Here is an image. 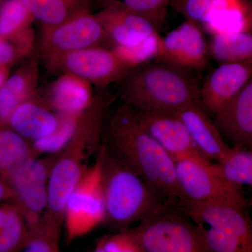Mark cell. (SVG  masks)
<instances>
[{
  "label": "cell",
  "instance_id": "6da1fadb",
  "mask_svg": "<svg viewBox=\"0 0 252 252\" xmlns=\"http://www.w3.org/2000/svg\"><path fill=\"white\" fill-rule=\"evenodd\" d=\"M107 135L106 147L113 156L167 202L181 205L175 161L142 127L135 109L126 104L117 109L109 119Z\"/></svg>",
  "mask_w": 252,
  "mask_h": 252
},
{
  "label": "cell",
  "instance_id": "7a4b0ae2",
  "mask_svg": "<svg viewBox=\"0 0 252 252\" xmlns=\"http://www.w3.org/2000/svg\"><path fill=\"white\" fill-rule=\"evenodd\" d=\"M110 99L95 95L89 109L81 113L69 143L56 154L47 185V207L41 221L62 230L68 198L84 172L89 157L100 147L106 110Z\"/></svg>",
  "mask_w": 252,
  "mask_h": 252
},
{
  "label": "cell",
  "instance_id": "3957f363",
  "mask_svg": "<svg viewBox=\"0 0 252 252\" xmlns=\"http://www.w3.org/2000/svg\"><path fill=\"white\" fill-rule=\"evenodd\" d=\"M154 61L132 69L122 79L121 96L126 104L137 112L174 114L200 103V88L189 71Z\"/></svg>",
  "mask_w": 252,
  "mask_h": 252
},
{
  "label": "cell",
  "instance_id": "277c9868",
  "mask_svg": "<svg viewBox=\"0 0 252 252\" xmlns=\"http://www.w3.org/2000/svg\"><path fill=\"white\" fill-rule=\"evenodd\" d=\"M102 189L105 220L121 230L141 221L169 203L140 176L119 161L107 148L102 167Z\"/></svg>",
  "mask_w": 252,
  "mask_h": 252
},
{
  "label": "cell",
  "instance_id": "5b68a950",
  "mask_svg": "<svg viewBox=\"0 0 252 252\" xmlns=\"http://www.w3.org/2000/svg\"><path fill=\"white\" fill-rule=\"evenodd\" d=\"M106 152L105 144H101L95 161L87 167L68 198L63 223L68 242L87 234L105 220L102 167Z\"/></svg>",
  "mask_w": 252,
  "mask_h": 252
},
{
  "label": "cell",
  "instance_id": "8992f818",
  "mask_svg": "<svg viewBox=\"0 0 252 252\" xmlns=\"http://www.w3.org/2000/svg\"><path fill=\"white\" fill-rule=\"evenodd\" d=\"M176 205L164 204L132 228L144 252H205L196 226Z\"/></svg>",
  "mask_w": 252,
  "mask_h": 252
},
{
  "label": "cell",
  "instance_id": "52a82bcc",
  "mask_svg": "<svg viewBox=\"0 0 252 252\" xmlns=\"http://www.w3.org/2000/svg\"><path fill=\"white\" fill-rule=\"evenodd\" d=\"M56 154L30 158L0 177L14 192L13 200L22 210L29 230L39 224L47 207V185Z\"/></svg>",
  "mask_w": 252,
  "mask_h": 252
},
{
  "label": "cell",
  "instance_id": "ba28073f",
  "mask_svg": "<svg viewBox=\"0 0 252 252\" xmlns=\"http://www.w3.org/2000/svg\"><path fill=\"white\" fill-rule=\"evenodd\" d=\"M174 161L176 179L183 198L181 204L227 201L247 205L243 188L217 175L212 170V162L195 157L180 158Z\"/></svg>",
  "mask_w": 252,
  "mask_h": 252
},
{
  "label": "cell",
  "instance_id": "9c48e42d",
  "mask_svg": "<svg viewBox=\"0 0 252 252\" xmlns=\"http://www.w3.org/2000/svg\"><path fill=\"white\" fill-rule=\"evenodd\" d=\"M44 61L51 72L72 74L98 86L122 81L131 71L112 49L102 46L72 51Z\"/></svg>",
  "mask_w": 252,
  "mask_h": 252
},
{
  "label": "cell",
  "instance_id": "30bf717a",
  "mask_svg": "<svg viewBox=\"0 0 252 252\" xmlns=\"http://www.w3.org/2000/svg\"><path fill=\"white\" fill-rule=\"evenodd\" d=\"M112 48L95 15L86 13L59 25L43 26L39 47L44 60L90 47Z\"/></svg>",
  "mask_w": 252,
  "mask_h": 252
},
{
  "label": "cell",
  "instance_id": "8fae6325",
  "mask_svg": "<svg viewBox=\"0 0 252 252\" xmlns=\"http://www.w3.org/2000/svg\"><path fill=\"white\" fill-rule=\"evenodd\" d=\"M198 23L187 20L162 37L163 61L187 71H200L208 64L207 41Z\"/></svg>",
  "mask_w": 252,
  "mask_h": 252
},
{
  "label": "cell",
  "instance_id": "7c38bea8",
  "mask_svg": "<svg viewBox=\"0 0 252 252\" xmlns=\"http://www.w3.org/2000/svg\"><path fill=\"white\" fill-rule=\"evenodd\" d=\"M252 59L221 64L209 73L200 88L205 112L215 116L251 80Z\"/></svg>",
  "mask_w": 252,
  "mask_h": 252
},
{
  "label": "cell",
  "instance_id": "4fadbf2b",
  "mask_svg": "<svg viewBox=\"0 0 252 252\" xmlns=\"http://www.w3.org/2000/svg\"><path fill=\"white\" fill-rule=\"evenodd\" d=\"M246 205L233 202L210 201L185 202L180 206L197 225L207 224L211 228L229 232L252 246L251 224Z\"/></svg>",
  "mask_w": 252,
  "mask_h": 252
},
{
  "label": "cell",
  "instance_id": "5bb4252c",
  "mask_svg": "<svg viewBox=\"0 0 252 252\" xmlns=\"http://www.w3.org/2000/svg\"><path fill=\"white\" fill-rule=\"evenodd\" d=\"M136 112L141 126L146 132L161 146L173 160L183 157L206 159L194 144L185 124L175 114Z\"/></svg>",
  "mask_w": 252,
  "mask_h": 252
},
{
  "label": "cell",
  "instance_id": "9a60e30c",
  "mask_svg": "<svg viewBox=\"0 0 252 252\" xmlns=\"http://www.w3.org/2000/svg\"><path fill=\"white\" fill-rule=\"evenodd\" d=\"M185 124L194 144L210 161H221L230 153V147L200 103H193L174 113Z\"/></svg>",
  "mask_w": 252,
  "mask_h": 252
},
{
  "label": "cell",
  "instance_id": "2e32d148",
  "mask_svg": "<svg viewBox=\"0 0 252 252\" xmlns=\"http://www.w3.org/2000/svg\"><path fill=\"white\" fill-rule=\"evenodd\" d=\"M214 117L221 135L252 150V79Z\"/></svg>",
  "mask_w": 252,
  "mask_h": 252
},
{
  "label": "cell",
  "instance_id": "e0dca14e",
  "mask_svg": "<svg viewBox=\"0 0 252 252\" xmlns=\"http://www.w3.org/2000/svg\"><path fill=\"white\" fill-rule=\"evenodd\" d=\"M59 115L39 91L25 101L10 116L7 125L25 140L33 142L46 137L56 128Z\"/></svg>",
  "mask_w": 252,
  "mask_h": 252
},
{
  "label": "cell",
  "instance_id": "ac0fdd59",
  "mask_svg": "<svg viewBox=\"0 0 252 252\" xmlns=\"http://www.w3.org/2000/svg\"><path fill=\"white\" fill-rule=\"evenodd\" d=\"M42 96L57 114H79L91 107L95 94L89 81L72 74H61Z\"/></svg>",
  "mask_w": 252,
  "mask_h": 252
},
{
  "label": "cell",
  "instance_id": "d6986e66",
  "mask_svg": "<svg viewBox=\"0 0 252 252\" xmlns=\"http://www.w3.org/2000/svg\"><path fill=\"white\" fill-rule=\"evenodd\" d=\"M95 16L112 46H135L158 32L147 19L128 11L104 8Z\"/></svg>",
  "mask_w": 252,
  "mask_h": 252
},
{
  "label": "cell",
  "instance_id": "ffe728a7",
  "mask_svg": "<svg viewBox=\"0 0 252 252\" xmlns=\"http://www.w3.org/2000/svg\"><path fill=\"white\" fill-rule=\"evenodd\" d=\"M39 68L36 59L18 68L0 88V122L7 125L10 116L20 104L38 91Z\"/></svg>",
  "mask_w": 252,
  "mask_h": 252
},
{
  "label": "cell",
  "instance_id": "44dd1931",
  "mask_svg": "<svg viewBox=\"0 0 252 252\" xmlns=\"http://www.w3.org/2000/svg\"><path fill=\"white\" fill-rule=\"evenodd\" d=\"M34 19L52 26L79 15L90 13L91 0H21Z\"/></svg>",
  "mask_w": 252,
  "mask_h": 252
},
{
  "label": "cell",
  "instance_id": "7402d4cb",
  "mask_svg": "<svg viewBox=\"0 0 252 252\" xmlns=\"http://www.w3.org/2000/svg\"><path fill=\"white\" fill-rule=\"evenodd\" d=\"M29 238L27 222L17 204L0 205V252H20Z\"/></svg>",
  "mask_w": 252,
  "mask_h": 252
},
{
  "label": "cell",
  "instance_id": "603a6c76",
  "mask_svg": "<svg viewBox=\"0 0 252 252\" xmlns=\"http://www.w3.org/2000/svg\"><path fill=\"white\" fill-rule=\"evenodd\" d=\"M209 56L221 64L252 59V34L249 32L210 36L207 41Z\"/></svg>",
  "mask_w": 252,
  "mask_h": 252
},
{
  "label": "cell",
  "instance_id": "cb8c5ba5",
  "mask_svg": "<svg viewBox=\"0 0 252 252\" xmlns=\"http://www.w3.org/2000/svg\"><path fill=\"white\" fill-rule=\"evenodd\" d=\"M214 172L225 182L243 188L252 185V152L241 144H235L223 160L212 162Z\"/></svg>",
  "mask_w": 252,
  "mask_h": 252
},
{
  "label": "cell",
  "instance_id": "d4e9b609",
  "mask_svg": "<svg viewBox=\"0 0 252 252\" xmlns=\"http://www.w3.org/2000/svg\"><path fill=\"white\" fill-rule=\"evenodd\" d=\"M33 155L31 142L0 122V175L9 171Z\"/></svg>",
  "mask_w": 252,
  "mask_h": 252
},
{
  "label": "cell",
  "instance_id": "484cf974",
  "mask_svg": "<svg viewBox=\"0 0 252 252\" xmlns=\"http://www.w3.org/2000/svg\"><path fill=\"white\" fill-rule=\"evenodd\" d=\"M102 7L123 10L145 18L160 31L166 18L170 0H98Z\"/></svg>",
  "mask_w": 252,
  "mask_h": 252
},
{
  "label": "cell",
  "instance_id": "4316f807",
  "mask_svg": "<svg viewBox=\"0 0 252 252\" xmlns=\"http://www.w3.org/2000/svg\"><path fill=\"white\" fill-rule=\"evenodd\" d=\"M81 114H58L59 122L55 130L49 135L31 142L34 157L39 158L41 154L49 155L61 152L72 138Z\"/></svg>",
  "mask_w": 252,
  "mask_h": 252
},
{
  "label": "cell",
  "instance_id": "83f0119b",
  "mask_svg": "<svg viewBox=\"0 0 252 252\" xmlns=\"http://www.w3.org/2000/svg\"><path fill=\"white\" fill-rule=\"evenodd\" d=\"M248 3V0H170V6L187 20L203 26L214 14Z\"/></svg>",
  "mask_w": 252,
  "mask_h": 252
},
{
  "label": "cell",
  "instance_id": "f1b7e54d",
  "mask_svg": "<svg viewBox=\"0 0 252 252\" xmlns=\"http://www.w3.org/2000/svg\"><path fill=\"white\" fill-rule=\"evenodd\" d=\"M111 49L132 70L160 58L162 51V37L157 32L135 46H113Z\"/></svg>",
  "mask_w": 252,
  "mask_h": 252
},
{
  "label": "cell",
  "instance_id": "f546056e",
  "mask_svg": "<svg viewBox=\"0 0 252 252\" xmlns=\"http://www.w3.org/2000/svg\"><path fill=\"white\" fill-rule=\"evenodd\" d=\"M34 18L21 0H7L0 6V37H12L31 28Z\"/></svg>",
  "mask_w": 252,
  "mask_h": 252
},
{
  "label": "cell",
  "instance_id": "4dcf8cb0",
  "mask_svg": "<svg viewBox=\"0 0 252 252\" xmlns=\"http://www.w3.org/2000/svg\"><path fill=\"white\" fill-rule=\"evenodd\" d=\"M196 230L205 252H252V246L229 232L202 225Z\"/></svg>",
  "mask_w": 252,
  "mask_h": 252
},
{
  "label": "cell",
  "instance_id": "1f68e13d",
  "mask_svg": "<svg viewBox=\"0 0 252 252\" xmlns=\"http://www.w3.org/2000/svg\"><path fill=\"white\" fill-rule=\"evenodd\" d=\"M35 34L32 28L12 37H0V67H8L28 56L34 48Z\"/></svg>",
  "mask_w": 252,
  "mask_h": 252
},
{
  "label": "cell",
  "instance_id": "d6a6232c",
  "mask_svg": "<svg viewBox=\"0 0 252 252\" xmlns=\"http://www.w3.org/2000/svg\"><path fill=\"white\" fill-rule=\"evenodd\" d=\"M61 232L40 220L39 224L29 230V238L20 252H61Z\"/></svg>",
  "mask_w": 252,
  "mask_h": 252
},
{
  "label": "cell",
  "instance_id": "836d02e7",
  "mask_svg": "<svg viewBox=\"0 0 252 252\" xmlns=\"http://www.w3.org/2000/svg\"><path fill=\"white\" fill-rule=\"evenodd\" d=\"M93 252H144L132 228L121 230L98 240Z\"/></svg>",
  "mask_w": 252,
  "mask_h": 252
},
{
  "label": "cell",
  "instance_id": "e575fe53",
  "mask_svg": "<svg viewBox=\"0 0 252 252\" xmlns=\"http://www.w3.org/2000/svg\"><path fill=\"white\" fill-rule=\"evenodd\" d=\"M15 198L14 192L11 187L0 177V202H6Z\"/></svg>",
  "mask_w": 252,
  "mask_h": 252
},
{
  "label": "cell",
  "instance_id": "d590c367",
  "mask_svg": "<svg viewBox=\"0 0 252 252\" xmlns=\"http://www.w3.org/2000/svg\"><path fill=\"white\" fill-rule=\"evenodd\" d=\"M9 76V70L8 67H0V88L3 85Z\"/></svg>",
  "mask_w": 252,
  "mask_h": 252
},
{
  "label": "cell",
  "instance_id": "8d00e7d4",
  "mask_svg": "<svg viewBox=\"0 0 252 252\" xmlns=\"http://www.w3.org/2000/svg\"><path fill=\"white\" fill-rule=\"evenodd\" d=\"M1 4H2V0H0V6H1Z\"/></svg>",
  "mask_w": 252,
  "mask_h": 252
}]
</instances>
